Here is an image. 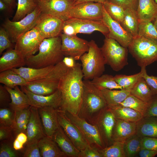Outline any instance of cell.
<instances>
[{"label": "cell", "instance_id": "44dd1931", "mask_svg": "<svg viewBox=\"0 0 157 157\" xmlns=\"http://www.w3.org/2000/svg\"><path fill=\"white\" fill-rule=\"evenodd\" d=\"M25 65V58L15 49H7L0 58V72Z\"/></svg>", "mask_w": 157, "mask_h": 157}, {"label": "cell", "instance_id": "7a4b0ae2", "mask_svg": "<svg viewBox=\"0 0 157 157\" xmlns=\"http://www.w3.org/2000/svg\"><path fill=\"white\" fill-rule=\"evenodd\" d=\"M36 55L25 58L27 67L40 68L54 65L62 61L65 57L62 50L60 36L44 39Z\"/></svg>", "mask_w": 157, "mask_h": 157}, {"label": "cell", "instance_id": "e575fe53", "mask_svg": "<svg viewBox=\"0 0 157 157\" xmlns=\"http://www.w3.org/2000/svg\"><path fill=\"white\" fill-rule=\"evenodd\" d=\"M91 83L100 90L104 89H123L115 81L114 76L108 74H102L91 81Z\"/></svg>", "mask_w": 157, "mask_h": 157}, {"label": "cell", "instance_id": "7bdbcfd3", "mask_svg": "<svg viewBox=\"0 0 157 157\" xmlns=\"http://www.w3.org/2000/svg\"><path fill=\"white\" fill-rule=\"evenodd\" d=\"M13 141H0V157H19L22 156L19 151L15 150L13 146Z\"/></svg>", "mask_w": 157, "mask_h": 157}, {"label": "cell", "instance_id": "cb8c5ba5", "mask_svg": "<svg viewBox=\"0 0 157 157\" xmlns=\"http://www.w3.org/2000/svg\"><path fill=\"white\" fill-rule=\"evenodd\" d=\"M135 134L141 138H157V116L143 117L137 122Z\"/></svg>", "mask_w": 157, "mask_h": 157}, {"label": "cell", "instance_id": "7dc6e473", "mask_svg": "<svg viewBox=\"0 0 157 157\" xmlns=\"http://www.w3.org/2000/svg\"><path fill=\"white\" fill-rule=\"evenodd\" d=\"M15 45L11 41L6 30L2 26L0 28V55L6 49H14Z\"/></svg>", "mask_w": 157, "mask_h": 157}, {"label": "cell", "instance_id": "681fc988", "mask_svg": "<svg viewBox=\"0 0 157 157\" xmlns=\"http://www.w3.org/2000/svg\"><path fill=\"white\" fill-rule=\"evenodd\" d=\"M113 3L117 5L124 9H132L137 10L138 0H108Z\"/></svg>", "mask_w": 157, "mask_h": 157}, {"label": "cell", "instance_id": "6125c7cd", "mask_svg": "<svg viewBox=\"0 0 157 157\" xmlns=\"http://www.w3.org/2000/svg\"><path fill=\"white\" fill-rule=\"evenodd\" d=\"M13 9H15L17 6L16 0H2Z\"/></svg>", "mask_w": 157, "mask_h": 157}, {"label": "cell", "instance_id": "f5cc1de1", "mask_svg": "<svg viewBox=\"0 0 157 157\" xmlns=\"http://www.w3.org/2000/svg\"><path fill=\"white\" fill-rule=\"evenodd\" d=\"M15 138L13 129L10 127L0 126V141H13Z\"/></svg>", "mask_w": 157, "mask_h": 157}, {"label": "cell", "instance_id": "d6986e66", "mask_svg": "<svg viewBox=\"0 0 157 157\" xmlns=\"http://www.w3.org/2000/svg\"><path fill=\"white\" fill-rule=\"evenodd\" d=\"M38 109L45 133L47 136L52 138L53 134L60 126L57 109L50 106Z\"/></svg>", "mask_w": 157, "mask_h": 157}, {"label": "cell", "instance_id": "4316f807", "mask_svg": "<svg viewBox=\"0 0 157 157\" xmlns=\"http://www.w3.org/2000/svg\"><path fill=\"white\" fill-rule=\"evenodd\" d=\"M137 12L139 21L153 22L157 16V3L155 0H138Z\"/></svg>", "mask_w": 157, "mask_h": 157}, {"label": "cell", "instance_id": "816d5d0a", "mask_svg": "<svg viewBox=\"0 0 157 157\" xmlns=\"http://www.w3.org/2000/svg\"><path fill=\"white\" fill-rule=\"evenodd\" d=\"M157 116V94L154 95L151 100L147 103L143 117Z\"/></svg>", "mask_w": 157, "mask_h": 157}, {"label": "cell", "instance_id": "ee69618b", "mask_svg": "<svg viewBox=\"0 0 157 157\" xmlns=\"http://www.w3.org/2000/svg\"><path fill=\"white\" fill-rule=\"evenodd\" d=\"M14 118L15 111L9 107L0 108V126L12 127Z\"/></svg>", "mask_w": 157, "mask_h": 157}, {"label": "cell", "instance_id": "94428289", "mask_svg": "<svg viewBox=\"0 0 157 157\" xmlns=\"http://www.w3.org/2000/svg\"><path fill=\"white\" fill-rule=\"evenodd\" d=\"M108 0H77L74 4V5L77 4L88 2H99L104 3L107 1Z\"/></svg>", "mask_w": 157, "mask_h": 157}, {"label": "cell", "instance_id": "91938a15", "mask_svg": "<svg viewBox=\"0 0 157 157\" xmlns=\"http://www.w3.org/2000/svg\"><path fill=\"white\" fill-rule=\"evenodd\" d=\"M75 60L73 58L68 56H65L62 61L67 67L70 68H72L75 66L76 64Z\"/></svg>", "mask_w": 157, "mask_h": 157}, {"label": "cell", "instance_id": "d4e9b609", "mask_svg": "<svg viewBox=\"0 0 157 157\" xmlns=\"http://www.w3.org/2000/svg\"><path fill=\"white\" fill-rule=\"evenodd\" d=\"M4 86L10 95L11 101L9 107L11 109L15 111L28 108L31 106L28 96L18 86L12 89Z\"/></svg>", "mask_w": 157, "mask_h": 157}, {"label": "cell", "instance_id": "7402d4cb", "mask_svg": "<svg viewBox=\"0 0 157 157\" xmlns=\"http://www.w3.org/2000/svg\"><path fill=\"white\" fill-rule=\"evenodd\" d=\"M136 122H131L116 118L113 128L112 139L115 141L124 142L127 138L135 134Z\"/></svg>", "mask_w": 157, "mask_h": 157}, {"label": "cell", "instance_id": "d590c367", "mask_svg": "<svg viewBox=\"0 0 157 157\" xmlns=\"http://www.w3.org/2000/svg\"><path fill=\"white\" fill-rule=\"evenodd\" d=\"M17 8L12 21H17L33 11L37 7L35 0H18Z\"/></svg>", "mask_w": 157, "mask_h": 157}, {"label": "cell", "instance_id": "be15d7a7", "mask_svg": "<svg viewBox=\"0 0 157 157\" xmlns=\"http://www.w3.org/2000/svg\"><path fill=\"white\" fill-rule=\"evenodd\" d=\"M153 22V24L156 29L157 30V16L156 17Z\"/></svg>", "mask_w": 157, "mask_h": 157}, {"label": "cell", "instance_id": "4dcf8cb0", "mask_svg": "<svg viewBox=\"0 0 157 157\" xmlns=\"http://www.w3.org/2000/svg\"><path fill=\"white\" fill-rule=\"evenodd\" d=\"M109 107L115 118L117 119L128 122H136L143 117L141 113L128 107L119 105Z\"/></svg>", "mask_w": 157, "mask_h": 157}, {"label": "cell", "instance_id": "6da1fadb", "mask_svg": "<svg viewBox=\"0 0 157 157\" xmlns=\"http://www.w3.org/2000/svg\"><path fill=\"white\" fill-rule=\"evenodd\" d=\"M83 78L81 64L76 63L59 82L58 89L62 95L59 109L78 115L83 93Z\"/></svg>", "mask_w": 157, "mask_h": 157}, {"label": "cell", "instance_id": "680465c9", "mask_svg": "<svg viewBox=\"0 0 157 157\" xmlns=\"http://www.w3.org/2000/svg\"><path fill=\"white\" fill-rule=\"evenodd\" d=\"M15 139L24 146L28 141L27 134L24 132H21L18 133L16 135Z\"/></svg>", "mask_w": 157, "mask_h": 157}, {"label": "cell", "instance_id": "f6af8a7d", "mask_svg": "<svg viewBox=\"0 0 157 157\" xmlns=\"http://www.w3.org/2000/svg\"><path fill=\"white\" fill-rule=\"evenodd\" d=\"M38 140L27 142L22 152L23 157H41Z\"/></svg>", "mask_w": 157, "mask_h": 157}, {"label": "cell", "instance_id": "1f68e13d", "mask_svg": "<svg viewBox=\"0 0 157 157\" xmlns=\"http://www.w3.org/2000/svg\"><path fill=\"white\" fill-rule=\"evenodd\" d=\"M0 83L12 89L17 86H25L28 83L24 78L12 69L0 72Z\"/></svg>", "mask_w": 157, "mask_h": 157}, {"label": "cell", "instance_id": "52a82bcc", "mask_svg": "<svg viewBox=\"0 0 157 157\" xmlns=\"http://www.w3.org/2000/svg\"><path fill=\"white\" fill-rule=\"evenodd\" d=\"M97 31L105 37L109 34L108 29L102 21L70 18L64 22L62 33L67 35H76L78 33L90 34Z\"/></svg>", "mask_w": 157, "mask_h": 157}, {"label": "cell", "instance_id": "003e7915", "mask_svg": "<svg viewBox=\"0 0 157 157\" xmlns=\"http://www.w3.org/2000/svg\"></svg>", "mask_w": 157, "mask_h": 157}, {"label": "cell", "instance_id": "b9f144b4", "mask_svg": "<svg viewBox=\"0 0 157 157\" xmlns=\"http://www.w3.org/2000/svg\"><path fill=\"white\" fill-rule=\"evenodd\" d=\"M103 4L105 10L109 16L113 20L120 24L123 18L125 9L108 0Z\"/></svg>", "mask_w": 157, "mask_h": 157}, {"label": "cell", "instance_id": "c3c4849f", "mask_svg": "<svg viewBox=\"0 0 157 157\" xmlns=\"http://www.w3.org/2000/svg\"><path fill=\"white\" fill-rule=\"evenodd\" d=\"M146 67H141V70L143 72L142 76L145 80L153 94L154 95L157 94V76L148 75L147 73Z\"/></svg>", "mask_w": 157, "mask_h": 157}, {"label": "cell", "instance_id": "277c9868", "mask_svg": "<svg viewBox=\"0 0 157 157\" xmlns=\"http://www.w3.org/2000/svg\"><path fill=\"white\" fill-rule=\"evenodd\" d=\"M88 52L81 57L82 70L85 80H92L103 74L105 70L106 62L101 52L95 41L89 42Z\"/></svg>", "mask_w": 157, "mask_h": 157}, {"label": "cell", "instance_id": "f546056e", "mask_svg": "<svg viewBox=\"0 0 157 157\" xmlns=\"http://www.w3.org/2000/svg\"><path fill=\"white\" fill-rule=\"evenodd\" d=\"M139 23L136 10L132 9L125 10L123 18L120 24L133 38L138 36Z\"/></svg>", "mask_w": 157, "mask_h": 157}, {"label": "cell", "instance_id": "f907efd6", "mask_svg": "<svg viewBox=\"0 0 157 157\" xmlns=\"http://www.w3.org/2000/svg\"><path fill=\"white\" fill-rule=\"evenodd\" d=\"M11 101L10 94L4 85H0V107H8Z\"/></svg>", "mask_w": 157, "mask_h": 157}, {"label": "cell", "instance_id": "5b68a950", "mask_svg": "<svg viewBox=\"0 0 157 157\" xmlns=\"http://www.w3.org/2000/svg\"><path fill=\"white\" fill-rule=\"evenodd\" d=\"M138 65L146 67L157 61V40L138 35L128 48Z\"/></svg>", "mask_w": 157, "mask_h": 157}, {"label": "cell", "instance_id": "ab89813d", "mask_svg": "<svg viewBox=\"0 0 157 157\" xmlns=\"http://www.w3.org/2000/svg\"><path fill=\"white\" fill-rule=\"evenodd\" d=\"M147 103L130 94L119 105L134 109L141 113L143 116Z\"/></svg>", "mask_w": 157, "mask_h": 157}, {"label": "cell", "instance_id": "6f0895ef", "mask_svg": "<svg viewBox=\"0 0 157 157\" xmlns=\"http://www.w3.org/2000/svg\"><path fill=\"white\" fill-rule=\"evenodd\" d=\"M138 154L140 157H154L157 154V151L141 147Z\"/></svg>", "mask_w": 157, "mask_h": 157}, {"label": "cell", "instance_id": "4fadbf2b", "mask_svg": "<svg viewBox=\"0 0 157 157\" xmlns=\"http://www.w3.org/2000/svg\"><path fill=\"white\" fill-rule=\"evenodd\" d=\"M103 4L99 2H85L74 5L69 13L70 18L102 21Z\"/></svg>", "mask_w": 157, "mask_h": 157}, {"label": "cell", "instance_id": "603a6c76", "mask_svg": "<svg viewBox=\"0 0 157 157\" xmlns=\"http://www.w3.org/2000/svg\"><path fill=\"white\" fill-rule=\"evenodd\" d=\"M52 138L67 157H78L80 151L59 126Z\"/></svg>", "mask_w": 157, "mask_h": 157}, {"label": "cell", "instance_id": "60d3db41", "mask_svg": "<svg viewBox=\"0 0 157 157\" xmlns=\"http://www.w3.org/2000/svg\"><path fill=\"white\" fill-rule=\"evenodd\" d=\"M138 35L157 40V30L151 21H139Z\"/></svg>", "mask_w": 157, "mask_h": 157}, {"label": "cell", "instance_id": "d6a6232c", "mask_svg": "<svg viewBox=\"0 0 157 157\" xmlns=\"http://www.w3.org/2000/svg\"><path fill=\"white\" fill-rule=\"evenodd\" d=\"M130 93L146 103L149 102L154 95L142 76L131 89Z\"/></svg>", "mask_w": 157, "mask_h": 157}, {"label": "cell", "instance_id": "8d00e7d4", "mask_svg": "<svg viewBox=\"0 0 157 157\" xmlns=\"http://www.w3.org/2000/svg\"><path fill=\"white\" fill-rule=\"evenodd\" d=\"M141 138L135 134L124 141V149L126 157L135 156L138 154L141 148Z\"/></svg>", "mask_w": 157, "mask_h": 157}, {"label": "cell", "instance_id": "ffe728a7", "mask_svg": "<svg viewBox=\"0 0 157 157\" xmlns=\"http://www.w3.org/2000/svg\"><path fill=\"white\" fill-rule=\"evenodd\" d=\"M31 114L27 125L28 142L39 141L46 136L39 115L38 108L31 106Z\"/></svg>", "mask_w": 157, "mask_h": 157}, {"label": "cell", "instance_id": "e0dca14e", "mask_svg": "<svg viewBox=\"0 0 157 157\" xmlns=\"http://www.w3.org/2000/svg\"><path fill=\"white\" fill-rule=\"evenodd\" d=\"M102 21L109 30V34L107 37L115 40L122 46L128 48L133 38L122 27L119 23L109 16L104 6Z\"/></svg>", "mask_w": 157, "mask_h": 157}, {"label": "cell", "instance_id": "f35d334b", "mask_svg": "<svg viewBox=\"0 0 157 157\" xmlns=\"http://www.w3.org/2000/svg\"><path fill=\"white\" fill-rule=\"evenodd\" d=\"M143 72H140L133 75H126L123 74L116 75L114 76L117 83L123 88L130 90L138 81L142 76Z\"/></svg>", "mask_w": 157, "mask_h": 157}, {"label": "cell", "instance_id": "11a10c76", "mask_svg": "<svg viewBox=\"0 0 157 157\" xmlns=\"http://www.w3.org/2000/svg\"><path fill=\"white\" fill-rule=\"evenodd\" d=\"M78 157H101L99 149L89 145L80 151Z\"/></svg>", "mask_w": 157, "mask_h": 157}, {"label": "cell", "instance_id": "bcb514c9", "mask_svg": "<svg viewBox=\"0 0 157 157\" xmlns=\"http://www.w3.org/2000/svg\"><path fill=\"white\" fill-rule=\"evenodd\" d=\"M31 106L22 110L15 111L14 122L12 127L13 132L19 126L29 120L31 114Z\"/></svg>", "mask_w": 157, "mask_h": 157}, {"label": "cell", "instance_id": "7c38bea8", "mask_svg": "<svg viewBox=\"0 0 157 157\" xmlns=\"http://www.w3.org/2000/svg\"><path fill=\"white\" fill-rule=\"evenodd\" d=\"M61 49L65 56H71L75 60H80L89 49V42L77 37L76 35H69L62 33Z\"/></svg>", "mask_w": 157, "mask_h": 157}, {"label": "cell", "instance_id": "83f0119b", "mask_svg": "<svg viewBox=\"0 0 157 157\" xmlns=\"http://www.w3.org/2000/svg\"><path fill=\"white\" fill-rule=\"evenodd\" d=\"M59 83L50 82L41 79L28 82L24 87L28 90L34 94L47 95L53 93L58 90Z\"/></svg>", "mask_w": 157, "mask_h": 157}, {"label": "cell", "instance_id": "db71d44e", "mask_svg": "<svg viewBox=\"0 0 157 157\" xmlns=\"http://www.w3.org/2000/svg\"><path fill=\"white\" fill-rule=\"evenodd\" d=\"M141 147L157 151V138L145 137L141 138Z\"/></svg>", "mask_w": 157, "mask_h": 157}, {"label": "cell", "instance_id": "f1b7e54d", "mask_svg": "<svg viewBox=\"0 0 157 157\" xmlns=\"http://www.w3.org/2000/svg\"><path fill=\"white\" fill-rule=\"evenodd\" d=\"M40 152L42 157H67L52 138L45 136L38 141Z\"/></svg>", "mask_w": 157, "mask_h": 157}, {"label": "cell", "instance_id": "5bb4252c", "mask_svg": "<svg viewBox=\"0 0 157 157\" xmlns=\"http://www.w3.org/2000/svg\"><path fill=\"white\" fill-rule=\"evenodd\" d=\"M115 119L111 109L107 106L101 110L94 124L97 127L105 147L113 142L112 134Z\"/></svg>", "mask_w": 157, "mask_h": 157}, {"label": "cell", "instance_id": "8fae6325", "mask_svg": "<svg viewBox=\"0 0 157 157\" xmlns=\"http://www.w3.org/2000/svg\"><path fill=\"white\" fill-rule=\"evenodd\" d=\"M44 39L34 27L17 39L15 43L14 49L26 58L34 55L38 51Z\"/></svg>", "mask_w": 157, "mask_h": 157}, {"label": "cell", "instance_id": "484cf974", "mask_svg": "<svg viewBox=\"0 0 157 157\" xmlns=\"http://www.w3.org/2000/svg\"><path fill=\"white\" fill-rule=\"evenodd\" d=\"M54 65L40 68L23 67L12 69L28 83L44 78L53 69Z\"/></svg>", "mask_w": 157, "mask_h": 157}, {"label": "cell", "instance_id": "8992f818", "mask_svg": "<svg viewBox=\"0 0 157 157\" xmlns=\"http://www.w3.org/2000/svg\"><path fill=\"white\" fill-rule=\"evenodd\" d=\"M106 64L118 72L128 65V48L121 45L115 40L105 37L100 48Z\"/></svg>", "mask_w": 157, "mask_h": 157}, {"label": "cell", "instance_id": "3957f363", "mask_svg": "<svg viewBox=\"0 0 157 157\" xmlns=\"http://www.w3.org/2000/svg\"><path fill=\"white\" fill-rule=\"evenodd\" d=\"M107 104L101 91L90 80H83V90L78 116L94 125L101 110Z\"/></svg>", "mask_w": 157, "mask_h": 157}, {"label": "cell", "instance_id": "9f6ffc18", "mask_svg": "<svg viewBox=\"0 0 157 157\" xmlns=\"http://www.w3.org/2000/svg\"><path fill=\"white\" fill-rule=\"evenodd\" d=\"M13 9L7 3L3 1L0 0V11L5 15L6 17L9 18V17H12L13 14Z\"/></svg>", "mask_w": 157, "mask_h": 157}, {"label": "cell", "instance_id": "836d02e7", "mask_svg": "<svg viewBox=\"0 0 157 157\" xmlns=\"http://www.w3.org/2000/svg\"><path fill=\"white\" fill-rule=\"evenodd\" d=\"M101 91L109 106L119 105L130 94V90L124 89H104Z\"/></svg>", "mask_w": 157, "mask_h": 157}, {"label": "cell", "instance_id": "ba28073f", "mask_svg": "<svg viewBox=\"0 0 157 157\" xmlns=\"http://www.w3.org/2000/svg\"><path fill=\"white\" fill-rule=\"evenodd\" d=\"M41 13L37 6L33 11L19 21L14 22L6 17L2 26L7 32L11 42L15 44L20 36L35 26Z\"/></svg>", "mask_w": 157, "mask_h": 157}, {"label": "cell", "instance_id": "9a60e30c", "mask_svg": "<svg viewBox=\"0 0 157 157\" xmlns=\"http://www.w3.org/2000/svg\"><path fill=\"white\" fill-rule=\"evenodd\" d=\"M56 112L60 126L76 147L80 151L89 145L79 129L69 119L65 112L59 109H57Z\"/></svg>", "mask_w": 157, "mask_h": 157}, {"label": "cell", "instance_id": "30bf717a", "mask_svg": "<svg viewBox=\"0 0 157 157\" xmlns=\"http://www.w3.org/2000/svg\"><path fill=\"white\" fill-rule=\"evenodd\" d=\"M36 1L42 13L57 17L63 22L70 18V12L75 2L73 0H38Z\"/></svg>", "mask_w": 157, "mask_h": 157}, {"label": "cell", "instance_id": "2e32d148", "mask_svg": "<svg viewBox=\"0 0 157 157\" xmlns=\"http://www.w3.org/2000/svg\"><path fill=\"white\" fill-rule=\"evenodd\" d=\"M64 22L54 16L42 12L35 27L44 39L60 36Z\"/></svg>", "mask_w": 157, "mask_h": 157}, {"label": "cell", "instance_id": "ac0fdd59", "mask_svg": "<svg viewBox=\"0 0 157 157\" xmlns=\"http://www.w3.org/2000/svg\"><path fill=\"white\" fill-rule=\"evenodd\" d=\"M21 89L28 96L31 106L38 108L50 106L56 109H60V107L62 95L58 88L53 93L47 95L34 94L28 90L24 86H21Z\"/></svg>", "mask_w": 157, "mask_h": 157}, {"label": "cell", "instance_id": "74e56055", "mask_svg": "<svg viewBox=\"0 0 157 157\" xmlns=\"http://www.w3.org/2000/svg\"><path fill=\"white\" fill-rule=\"evenodd\" d=\"M124 142L115 141L110 146L99 149L101 157H126Z\"/></svg>", "mask_w": 157, "mask_h": 157}, {"label": "cell", "instance_id": "03108f58", "mask_svg": "<svg viewBox=\"0 0 157 157\" xmlns=\"http://www.w3.org/2000/svg\"><path fill=\"white\" fill-rule=\"evenodd\" d=\"M73 0L74 1L76 2V1H77V0Z\"/></svg>", "mask_w": 157, "mask_h": 157}, {"label": "cell", "instance_id": "9c48e42d", "mask_svg": "<svg viewBox=\"0 0 157 157\" xmlns=\"http://www.w3.org/2000/svg\"><path fill=\"white\" fill-rule=\"evenodd\" d=\"M65 112L69 119L79 129L90 146L99 149L105 147L95 125L88 123L78 115L66 111Z\"/></svg>", "mask_w": 157, "mask_h": 157}, {"label": "cell", "instance_id": "e7e4bbea", "mask_svg": "<svg viewBox=\"0 0 157 157\" xmlns=\"http://www.w3.org/2000/svg\"><path fill=\"white\" fill-rule=\"evenodd\" d=\"M155 1H156V3H157V0H155Z\"/></svg>", "mask_w": 157, "mask_h": 157}]
</instances>
